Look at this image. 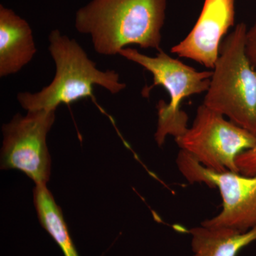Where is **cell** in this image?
Segmentation results:
<instances>
[{
  "label": "cell",
  "instance_id": "cell-10",
  "mask_svg": "<svg viewBox=\"0 0 256 256\" xmlns=\"http://www.w3.org/2000/svg\"><path fill=\"white\" fill-rule=\"evenodd\" d=\"M192 256H237L244 248L256 242V226L246 232L200 226L188 230Z\"/></svg>",
  "mask_w": 256,
  "mask_h": 256
},
{
  "label": "cell",
  "instance_id": "cell-13",
  "mask_svg": "<svg viewBox=\"0 0 256 256\" xmlns=\"http://www.w3.org/2000/svg\"><path fill=\"white\" fill-rule=\"evenodd\" d=\"M246 53L252 66L256 70V18L246 36Z\"/></svg>",
  "mask_w": 256,
  "mask_h": 256
},
{
  "label": "cell",
  "instance_id": "cell-7",
  "mask_svg": "<svg viewBox=\"0 0 256 256\" xmlns=\"http://www.w3.org/2000/svg\"><path fill=\"white\" fill-rule=\"evenodd\" d=\"M16 114L2 128V170H20L36 184L50 180V158L46 137L55 122L56 110L28 111Z\"/></svg>",
  "mask_w": 256,
  "mask_h": 256
},
{
  "label": "cell",
  "instance_id": "cell-8",
  "mask_svg": "<svg viewBox=\"0 0 256 256\" xmlns=\"http://www.w3.org/2000/svg\"><path fill=\"white\" fill-rule=\"evenodd\" d=\"M234 23V0H204L191 32L171 48V52L213 69L220 55L222 38Z\"/></svg>",
  "mask_w": 256,
  "mask_h": 256
},
{
  "label": "cell",
  "instance_id": "cell-1",
  "mask_svg": "<svg viewBox=\"0 0 256 256\" xmlns=\"http://www.w3.org/2000/svg\"><path fill=\"white\" fill-rule=\"evenodd\" d=\"M166 0H92L75 16L79 33L99 54H119L128 45L160 50Z\"/></svg>",
  "mask_w": 256,
  "mask_h": 256
},
{
  "label": "cell",
  "instance_id": "cell-3",
  "mask_svg": "<svg viewBox=\"0 0 256 256\" xmlns=\"http://www.w3.org/2000/svg\"><path fill=\"white\" fill-rule=\"evenodd\" d=\"M245 23L220 44L203 104L256 136V70L246 53Z\"/></svg>",
  "mask_w": 256,
  "mask_h": 256
},
{
  "label": "cell",
  "instance_id": "cell-6",
  "mask_svg": "<svg viewBox=\"0 0 256 256\" xmlns=\"http://www.w3.org/2000/svg\"><path fill=\"white\" fill-rule=\"evenodd\" d=\"M178 171L188 182L217 188L223 201L222 212L201 225L210 228L246 232L256 226V175L248 176L230 171L205 168L191 154L180 150L176 160Z\"/></svg>",
  "mask_w": 256,
  "mask_h": 256
},
{
  "label": "cell",
  "instance_id": "cell-12",
  "mask_svg": "<svg viewBox=\"0 0 256 256\" xmlns=\"http://www.w3.org/2000/svg\"><path fill=\"white\" fill-rule=\"evenodd\" d=\"M239 173L245 176L256 175V144L252 149L242 152L236 158Z\"/></svg>",
  "mask_w": 256,
  "mask_h": 256
},
{
  "label": "cell",
  "instance_id": "cell-2",
  "mask_svg": "<svg viewBox=\"0 0 256 256\" xmlns=\"http://www.w3.org/2000/svg\"><path fill=\"white\" fill-rule=\"evenodd\" d=\"M48 50L56 65L50 85L40 92H20L18 99L24 110H56L62 104L70 105L80 99L94 98V86H99L112 94L124 90L126 84L112 70H99L95 62L74 38L53 30L48 35Z\"/></svg>",
  "mask_w": 256,
  "mask_h": 256
},
{
  "label": "cell",
  "instance_id": "cell-4",
  "mask_svg": "<svg viewBox=\"0 0 256 256\" xmlns=\"http://www.w3.org/2000/svg\"><path fill=\"white\" fill-rule=\"evenodd\" d=\"M119 54L152 75V86L143 90L144 96L149 95L150 90L158 86L169 94V104L160 100L156 104L158 120L154 138L158 146L164 144L168 136L176 138L183 134L188 129V116L181 110L182 102L190 96L206 92L213 72H198L161 50L153 57L132 48H124Z\"/></svg>",
  "mask_w": 256,
  "mask_h": 256
},
{
  "label": "cell",
  "instance_id": "cell-11",
  "mask_svg": "<svg viewBox=\"0 0 256 256\" xmlns=\"http://www.w3.org/2000/svg\"><path fill=\"white\" fill-rule=\"evenodd\" d=\"M34 202L40 224L58 244L64 256H79L62 210L56 203L46 184H37L34 190Z\"/></svg>",
  "mask_w": 256,
  "mask_h": 256
},
{
  "label": "cell",
  "instance_id": "cell-5",
  "mask_svg": "<svg viewBox=\"0 0 256 256\" xmlns=\"http://www.w3.org/2000/svg\"><path fill=\"white\" fill-rule=\"evenodd\" d=\"M175 141L205 168L239 172L237 156L256 146V136L202 104L192 127Z\"/></svg>",
  "mask_w": 256,
  "mask_h": 256
},
{
  "label": "cell",
  "instance_id": "cell-9",
  "mask_svg": "<svg viewBox=\"0 0 256 256\" xmlns=\"http://www.w3.org/2000/svg\"><path fill=\"white\" fill-rule=\"evenodd\" d=\"M36 52L28 22L12 10L0 5V76L18 73Z\"/></svg>",
  "mask_w": 256,
  "mask_h": 256
}]
</instances>
